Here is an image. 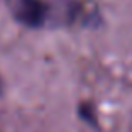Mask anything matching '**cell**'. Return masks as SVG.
Returning <instances> with one entry per match:
<instances>
[{
  "label": "cell",
  "instance_id": "cell-3",
  "mask_svg": "<svg viewBox=\"0 0 132 132\" xmlns=\"http://www.w3.org/2000/svg\"><path fill=\"white\" fill-rule=\"evenodd\" d=\"M4 93V81H2V78H0V97Z\"/></svg>",
  "mask_w": 132,
  "mask_h": 132
},
{
  "label": "cell",
  "instance_id": "cell-1",
  "mask_svg": "<svg viewBox=\"0 0 132 132\" xmlns=\"http://www.w3.org/2000/svg\"><path fill=\"white\" fill-rule=\"evenodd\" d=\"M14 20L29 29L46 27L49 22L51 4L47 0H5Z\"/></svg>",
  "mask_w": 132,
  "mask_h": 132
},
{
  "label": "cell",
  "instance_id": "cell-2",
  "mask_svg": "<svg viewBox=\"0 0 132 132\" xmlns=\"http://www.w3.org/2000/svg\"><path fill=\"white\" fill-rule=\"evenodd\" d=\"M76 115L81 122H85L86 125L93 127L95 130H100V122H98V113H97V107L93 102L90 100H83L78 103L76 107Z\"/></svg>",
  "mask_w": 132,
  "mask_h": 132
}]
</instances>
